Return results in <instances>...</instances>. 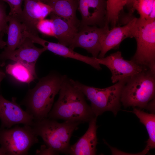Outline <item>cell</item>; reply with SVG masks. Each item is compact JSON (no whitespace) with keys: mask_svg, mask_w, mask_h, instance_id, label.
<instances>
[{"mask_svg":"<svg viewBox=\"0 0 155 155\" xmlns=\"http://www.w3.org/2000/svg\"><path fill=\"white\" fill-rule=\"evenodd\" d=\"M69 47L73 50L80 47L91 53L93 57L97 58L100 51V39L104 32L109 29L108 25L102 27L87 25L81 27Z\"/></svg>","mask_w":155,"mask_h":155,"instance_id":"obj_12","label":"cell"},{"mask_svg":"<svg viewBox=\"0 0 155 155\" xmlns=\"http://www.w3.org/2000/svg\"><path fill=\"white\" fill-rule=\"evenodd\" d=\"M3 1L2 0H0V2Z\"/></svg>","mask_w":155,"mask_h":155,"instance_id":"obj_35","label":"cell"},{"mask_svg":"<svg viewBox=\"0 0 155 155\" xmlns=\"http://www.w3.org/2000/svg\"><path fill=\"white\" fill-rule=\"evenodd\" d=\"M59 153L55 151L51 148L45 145L41 146L39 150L36 151V155H56Z\"/></svg>","mask_w":155,"mask_h":155,"instance_id":"obj_28","label":"cell"},{"mask_svg":"<svg viewBox=\"0 0 155 155\" xmlns=\"http://www.w3.org/2000/svg\"><path fill=\"white\" fill-rule=\"evenodd\" d=\"M0 155H3V154L1 151V149L0 146Z\"/></svg>","mask_w":155,"mask_h":155,"instance_id":"obj_33","label":"cell"},{"mask_svg":"<svg viewBox=\"0 0 155 155\" xmlns=\"http://www.w3.org/2000/svg\"><path fill=\"white\" fill-rule=\"evenodd\" d=\"M97 118L94 117L88 122L87 131L75 144L70 145L66 154L72 155L96 154L98 143Z\"/></svg>","mask_w":155,"mask_h":155,"instance_id":"obj_15","label":"cell"},{"mask_svg":"<svg viewBox=\"0 0 155 155\" xmlns=\"http://www.w3.org/2000/svg\"><path fill=\"white\" fill-rule=\"evenodd\" d=\"M6 77L5 73L0 68V83Z\"/></svg>","mask_w":155,"mask_h":155,"instance_id":"obj_31","label":"cell"},{"mask_svg":"<svg viewBox=\"0 0 155 155\" xmlns=\"http://www.w3.org/2000/svg\"><path fill=\"white\" fill-rule=\"evenodd\" d=\"M26 36L34 43L41 45L46 50L53 52L56 55L82 61L98 70L102 69L100 64L96 61V58L82 55L75 52L73 50L69 47L59 43L51 42L42 39L40 38L38 35H34L26 32Z\"/></svg>","mask_w":155,"mask_h":155,"instance_id":"obj_14","label":"cell"},{"mask_svg":"<svg viewBox=\"0 0 155 155\" xmlns=\"http://www.w3.org/2000/svg\"><path fill=\"white\" fill-rule=\"evenodd\" d=\"M16 98L11 101L5 99L0 94V120L2 128H9L16 124H22L32 126L34 123L33 116L22 109L16 102Z\"/></svg>","mask_w":155,"mask_h":155,"instance_id":"obj_10","label":"cell"},{"mask_svg":"<svg viewBox=\"0 0 155 155\" xmlns=\"http://www.w3.org/2000/svg\"><path fill=\"white\" fill-rule=\"evenodd\" d=\"M155 72L146 69L130 78L123 86L120 101L125 108H146L155 99Z\"/></svg>","mask_w":155,"mask_h":155,"instance_id":"obj_3","label":"cell"},{"mask_svg":"<svg viewBox=\"0 0 155 155\" xmlns=\"http://www.w3.org/2000/svg\"><path fill=\"white\" fill-rule=\"evenodd\" d=\"M6 7L4 2H0V33L7 34L8 26L7 16L6 12Z\"/></svg>","mask_w":155,"mask_h":155,"instance_id":"obj_26","label":"cell"},{"mask_svg":"<svg viewBox=\"0 0 155 155\" xmlns=\"http://www.w3.org/2000/svg\"><path fill=\"white\" fill-rule=\"evenodd\" d=\"M154 3L155 0H132L130 4L132 7L131 11L136 10L140 18L147 19Z\"/></svg>","mask_w":155,"mask_h":155,"instance_id":"obj_23","label":"cell"},{"mask_svg":"<svg viewBox=\"0 0 155 155\" xmlns=\"http://www.w3.org/2000/svg\"><path fill=\"white\" fill-rule=\"evenodd\" d=\"M90 25L105 26L106 3L104 0H88Z\"/></svg>","mask_w":155,"mask_h":155,"instance_id":"obj_20","label":"cell"},{"mask_svg":"<svg viewBox=\"0 0 155 155\" xmlns=\"http://www.w3.org/2000/svg\"><path fill=\"white\" fill-rule=\"evenodd\" d=\"M7 3L10 7L9 15L16 16L20 14L22 11V5L24 0H2Z\"/></svg>","mask_w":155,"mask_h":155,"instance_id":"obj_27","label":"cell"},{"mask_svg":"<svg viewBox=\"0 0 155 155\" xmlns=\"http://www.w3.org/2000/svg\"><path fill=\"white\" fill-rule=\"evenodd\" d=\"M46 50L44 47L40 48L36 46L32 41L27 37L18 49L13 51L4 49L0 54V64L3 65L7 60L19 62L37 77L35 70L36 63L40 55Z\"/></svg>","mask_w":155,"mask_h":155,"instance_id":"obj_8","label":"cell"},{"mask_svg":"<svg viewBox=\"0 0 155 155\" xmlns=\"http://www.w3.org/2000/svg\"><path fill=\"white\" fill-rule=\"evenodd\" d=\"M136 18H131L123 26L109 28L104 32L101 38V49L97 58L104 57L109 51L118 48L125 39L133 38V30Z\"/></svg>","mask_w":155,"mask_h":155,"instance_id":"obj_13","label":"cell"},{"mask_svg":"<svg viewBox=\"0 0 155 155\" xmlns=\"http://www.w3.org/2000/svg\"><path fill=\"white\" fill-rule=\"evenodd\" d=\"M128 79L119 81L104 88L88 86L74 80L73 82L90 101L92 110L95 116L97 117L106 111L112 112L115 116L117 115L121 108L122 90Z\"/></svg>","mask_w":155,"mask_h":155,"instance_id":"obj_5","label":"cell"},{"mask_svg":"<svg viewBox=\"0 0 155 155\" xmlns=\"http://www.w3.org/2000/svg\"><path fill=\"white\" fill-rule=\"evenodd\" d=\"M64 75L53 72L40 79L36 86L29 89L20 105L32 115L34 121L47 117L55 97L60 90Z\"/></svg>","mask_w":155,"mask_h":155,"instance_id":"obj_2","label":"cell"},{"mask_svg":"<svg viewBox=\"0 0 155 155\" xmlns=\"http://www.w3.org/2000/svg\"><path fill=\"white\" fill-rule=\"evenodd\" d=\"M5 70L7 74L21 82L29 84L38 78L27 68L18 62L8 65Z\"/></svg>","mask_w":155,"mask_h":155,"instance_id":"obj_22","label":"cell"},{"mask_svg":"<svg viewBox=\"0 0 155 155\" xmlns=\"http://www.w3.org/2000/svg\"><path fill=\"white\" fill-rule=\"evenodd\" d=\"M3 35L0 33V49L4 48L6 45V42L3 41Z\"/></svg>","mask_w":155,"mask_h":155,"instance_id":"obj_30","label":"cell"},{"mask_svg":"<svg viewBox=\"0 0 155 155\" xmlns=\"http://www.w3.org/2000/svg\"><path fill=\"white\" fill-rule=\"evenodd\" d=\"M42 2L46 3L49 0H37Z\"/></svg>","mask_w":155,"mask_h":155,"instance_id":"obj_32","label":"cell"},{"mask_svg":"<svg viewBox=\"0 0 155 155\" xmlns=\"http://www.w3.org/2000/svg\"><path fill=\"white\" fill-rule=\"evenodd\" d=\"M32 126L16 125L9 128L0 127V146L3 155H25L38 142Z\"/></svg>","mask_w":155,"mask_h":155,"instance_id":"obj_7","label":"cell"},{"mask_svg":"<svg viewBox=\"0 0 155 155\" xmlns=\"http://www.w3.org/2000/svg\"><path fill=\"white\" fill-rule=\"evenodd\" d=\"M7 20L9 22L7 39L4 49L13 51L19 47L27 37L24 26L16 17L8 15Z\"/></svg>","mask_w":155,"mask_h":155,"instance_id":"obj_18","label":"cell"},{"mask_svg":"<svg viewBox=\"0 0 155 155\" xmlns=\"http://www.w3.org/2000/svg\"><path fill=\"white\" fill-rule=\"evenodd\" d=\"M24 6L21 13L16 16L24 26L25 30L33 35H38L36 25L52 12L48 5L37 0H24Z\"/></svg>","mask_w":155,"mask_h":155,"instance_id":"obj_11","label":"cell"},{"mask_svg":"<svg viewBox=\"0 0 155 155\" xmlns=\"http://www.w3.org/2000/svg\"><path fill=\"white\" fill-rule=\"evenodd\" d=\"M52 9V12L73 25L78 27L80 23L76 16L78 7L76 0H49L46 3Z\"/></svg>","mask_w":155,"mask_h":155,"instance_id":"obj_17","label":"cell"},{"mask_svg":"<svg viewBox=\"0 0 155 155\" xmlns=\"http://www.w3.org/2000/svg\"><path fill=\"white\" fill-rule=\"evenodd\" d=\"M36 27L38 32L44 35L55 38L53 22L51 19H44L40 20L37 24Z\"/></svg>","mask_w":155,"mask_h":155,"instance_id":"obj_24","label":"cell"},{"mask_svg":"<svg viewBox=\"0 0 155 155\" xmlns=\"http://www.w3.org/2000/svg\"><path fill=\"white\" fill-rule=\"evenodd\" d=\"M50 14L53 22L55 38L59 43L69 46L78 31V27L53 12Z\"/></svg>","mask_w":155,"mask_h":155,"instance_id":"obj_16","label":"cell"},{"mask_svg":"<svg viewBox=\"0 0 155 155\" xmlns=\"http://www.w3.org/2000/svg\"><path fill=\"white\" fill-rule=\"evenodd\" d=\"M131 111L139 119L140 121L145 126L148 134L149 138L146 141V146L144 149L140 153L144 155L149 151L155 148V114L154 113H149L133 107Z\"/></svg>","mask_w":155,"mask_h":155,"instance_id":"obj_19","label":"cell"},{"mask_svg":"<svg viewBox=\"0 0 155 155\" xmlns=\"http://www.w3.org/2000/svg\"><path fill=\"white\" fill-rule=\"evenodd\" d=\"M130 0H107L105 25L110 24L112 28L116 26L118 22L119 14L124 7L129 4Z\"/></svg>","mask_w":155,"mask_h":155,"instance_id":"obj_21","label":"cell"},{"mask_svg":"<svg viewBox=\"0 0 155 155\" xmlns=\"http://www.w3.org/2000/svg\"><path fill=\"white\" fill-rule=\"evenodd\" d=\"M78 9L82 16V20L80 26L90 25L88 11V0H78Z\"/></svg>","mask_w":155,"mask_h":155,"instance_id":"obj_25","label":"cell"},{"mask_svg":"<svg viewBox=\"0 0 155 155\" xmlns=\"http://www.w3.org/2000/svg\"><path fill=\"white\" fill-rule=\"evenodd\" d=\"M80 124L69 121L59 123L47 117L34 121L32 127L35 133L42 138L47 146L58 153L66 154L72 134Z\"/></svg>","mask_w":155,"mask_h":155,"instance_id":"obj_4","label":"cell"},{"mask_svg":"<svg viewBox=\"0 0 155 155\" xmlns=\"http://www.w3.org/2000/svg\"><path fill=\"white\" fill-rule=\"evenodd\" d=\"M132 33L137 47L131 60L155 72V20L137 18Z\"/></svg>","mask_w":155,"mask_h":155,"instance_id":"obj_6","label":"cell"},{"mask_svg":"<svg viewBox=\"0 0 155 155\" xmlns=\"http://www.w3.org/2000/svg\"><path fill=\"white\" fill-rule=\"evenodd\" d=\"M132 0H130V2L129 4L131 3Z\"/></svg>","mask_w":155,"mask_h":155,"instance_id":"obj_34","label":"cell"},{"mask_svg":"<svg viewBox=\"0 0 155 155\" xmlns=\"http://www.w3.org/2000/svg\"><path fill=\"white\" fill-rule=\"evenodd\" d=\"M59 96L47 117L55 120L89 122L96 117L86 102L83 93L75 85L73 80L64 75Z\"/></svg>","mask_w":155,"mask_h":155,"instance_id":"obj_1","label":"cell"},{"mask_svg":"<svg viewBox=\"0 0 155 155\" xmlns=\"http://www.w3.org/2000/svg\"><path fill=\"white\" fill-rule=\"evenodd\" d=\"M96 60L100 64L104 65L109 69L111 73V78L113 83L128 79L147 69L137 64L131 60L124 59L121 53L119 51L111 54L105 57L96 58Z\"/></svg>","mask_w":155,"mask_h":155,"instance_id":"obj_9","label":"cell"},{"mask_svg":"<svg viewBox=\"0 0 155 155\" xmlns=\"http://www.w3.org/2000/svg\"><path fill=\"white\" fill-rule=\"evenodd\" d=\"M147 19L150 20H155V3L154 4L151 11Z\"/></svg>","mask_w":155,"mask_h":155,"instance_id":"obj_29","label":"cell"}]
</instances>
